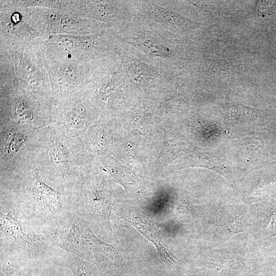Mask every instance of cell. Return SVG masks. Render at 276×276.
I'll use <instances>...</instances> for the list:
<instances>
[{
  "label": "cell",
  "instance_id": "cell-8",
  "mask_svg": "<svg viewBox=\"0 0 276 276\" xmlns=\"http://www.w3.org/2000/svg\"><path fill=\"white\" fill-rule=\"evenodd\" d=\"M1 232L9 237L15 243L21 246L28 247L33 241L30 237L23 232L21 225L18 220L10 214L1 213Z\"/></svg>",
  "mask_w": 276,
  "mask_h": 276
},
{
  "label": "cell",
  "instance_id": "cell-13",
  "mask_svg": "<svg viewBox=\"0 0 276 276\" xmlns=\"http://www.w3.org/2000/svg\"><path fill=\"white\" fill-rule=\"evenodd\" d=\"M1 269V276H11L15 271V267L10 264H3Z\"/></svg>",
  "mask_w": 276,
  "mask_h": 276
},
{
  "label": "cell",
  "instance_id": "cell-6",
  "mask_svg": "<svg viewBox=\"0 0 276 276\" xmlns=\"http://www.w3.org/2000/svg\"><path fill=\"white\" fill-rule=\"evenodd\" d=\"M142 234L155 246L160 259L166 263L171 264L175 261L171 254L168 250L163 239L155 226L146 219L139 215H133L129 219L124 218Z\"/></svg>",
  "mask_w": 276,
  "mask_h": 276
},
{
  "label": "cell",
  "instance_id": "cell-11",
  "mask_svg": "<svg viewBox=\"0 0 276 276\" xmlns=\"http://www.w3.org/2000/svg\"><path fill=\"white\" fill-rule=\"evenodd\" d=\"M24 135L15 132L10 134L7 140L6 150L8 154L13 155L21 146L24 141Z\"/></svg>",
  "mask_w": 276,
  "mask_h": 276
},
{
  "label": "cell",
  "instance_id": "cell-12",
  "mask_svg": "<svg viewBox=\"0 0 276 276\" xmlns=\"http://www.w3.org/2000/svg\"><path fill=\"white\" fill-rule=\"evenodd\" d=\"M269 1H259L257 4L256 11L258 15L262 16L269 14L271 3Z\"/></svg>",
  "mask_w": 276,
  "mask_h": 276
},
{
  "label": "cell",
  "instance_id": "cell-5",
  "mask_svg": "<svg viewBox=\"0 0 276 276\" xmlns=\"http://www.w3.org/2000/svg\"><path fill=\"white\" fill-rule=\"evenodd\" d=\"M63 248L87 260L109 261L116 254L115 248L98 239L87 227L73 225L63 243Z\"/></svg>",
  "mask_w": 276,
  "mask_h": 276
},
{
  "label": "cell",
  "instance_id": "cell-1",
  "mask_svg": "<svg viewBox=\"0 0 276 276\" xmlns=\"http://www.w3.org/2000/svg\"><path fill=\"white\" fill-rule=\"evenodd\" d=\"M41 139L39 151H37L33 165L50 170L55 174L64 178L72 174L80 163L76 162L73 154L80 151V139L69 136L56 125L45 129Z\"/></svg>",
  "mask_w": 276,
  "mask_h": 276
},
{
  "label": "cell",
  "instance_id": "cell-7",
  "mask_svg": "<svg viewBox=\"0 0 276 276\" xmlns=\"http://www.w3.org/2000/svg\"><path fill=\"white\" fill-rule=\"evenodd\" d=\"M39 170L35 172L32 178L31 191L34 197L52 213L58 212L61 208L59 193L44 182L40 178Z\"/></svg>",
  "mask_w": 276,
  "mask_h": 276
},
{
  "label": "cell",
  "instance_id": "cell-3",
  "mask_svg": "<svg viewBox=\"0 0 276 276\" xmlns=\"http://www.w3.org/2000/svg\"><path fill=\"white\" fill-rule=\"evenodd\" d=\"M136 18L160 31L182 34L199 28L201 24L181 16L155 1H134Z\"/></svg>",
  "mask_w": 276,
  "mask_h": 276
},
{
  "label": "cell",
  "instance_id": "cell-9",
  "mask_svg": "<svg viewBox=\"0 0 276 276\" xmlns=\"http://www.w3.org/2000/svg\"><path fill=\"white\" fill-rule=\"evenodd\" d=\"M106 190L97 191L91 197L90 206L99 216L105 220L109 224L113 200Z\"/></svg>",
  "mask_w": 276,
  "mask_h": 276
},
{
  "label": "cell",
  "instance_id": "cell-4",
  "mask_svg": "<svg viewBox=\"0 0 276 276\" xmlns=\"http://www.w3.org/2000/svg\"><path fill=\"white\" fill-rule=\"evenodd\" d=\"M117 51L131 87H151L159 84H167L169 80H171L167 65L146 62L121 47Z\"/></svg>",
  "mask_w": 276,
  "mask_h": 276
},
{
  "label": "cell",
  "instance_id": "cell-2",
  "mask_svg": "<svg viewBox=\"0 0 276 276\" xmlns=\"http://www.w3.org/2000/svg\"><path fill=\"white\" fill-rule=\"evenodd\" d=\"M118 38L151 58L174 62L176 53L174 40L140 19L135 18L120 26Z\"/></svg>",
  "mask_w": 276,
  "mask_h": 276
},
{
  "label": "cell",
  "instance_id": "cell-10",
  "mask_svg": "<svg viewBox=\"0 0 276 276\" xmlns=\"http://www.w3.org/2000/svg\"><path fill=\"white\" fill-rule=\"evenodd\" d=\"M69 266L74 276H97L91 265L84 259H74Z\"/></svg>",
  "mask_w": 276,
  "mask_h": 276
}]
</instances>
